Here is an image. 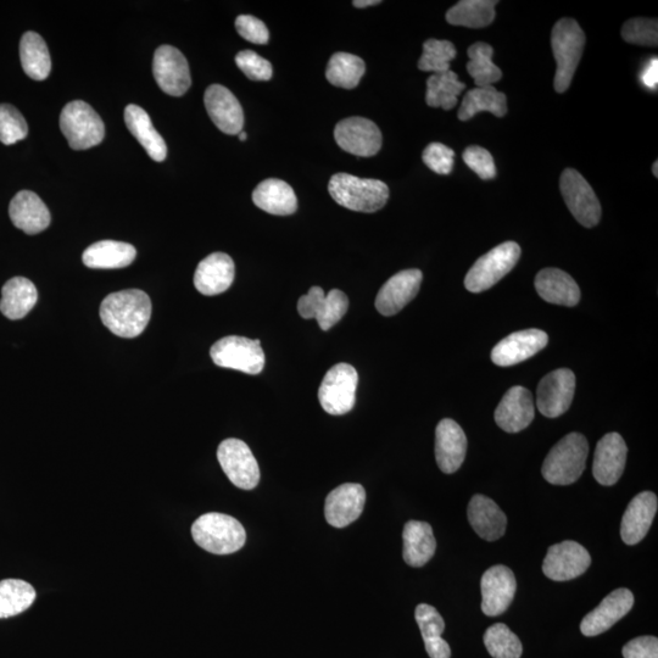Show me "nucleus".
<instances>
[{
  "mask_svg": "<svg viewBox=\"0 0 658 658\" xmlns=\"http://www.w3.org/2000/svg\"><path fill=\"white\" fill-rule=\"evenodd\" d=\"M152 317V300L139 289H127L108 295L100 305V319L115 336H141Z\"/></svg>",
  "mask_w": 658,
  "mask_h": 658,
  "instance_id": "f257e3e1",
  "label": "nucleus"
},
{
  "mask_svg": "<svg viewBox=\"0 0 658 658\" xmlns=\"http://www.w3.org/2000/svg\"><path fill=\"white\" fill-rule=\"evenodd\" d=\"M328 191L337 204L358 213H376L389 199L386 183L349 174L334 175L329 181Z\"/></svg>",
  "mask_w": 658,
  "mask_h": 658,
  "instance_id": "f03ea898",
  "label": "nucleus"
},
{
  "mask_svg": "<svg viewBox=\"0 0 658 658\" xmlns=\"http://www.w3.org/2000/svg\"><path fill=\"white\" fill-rule=\"evenodd\" d=\"M589 444L581 433H570L551 449L543 464L546 482L570 485L582 477L587 466Z\"/></svg>",
  "mask_w": 658,
  "mask_h": 658,
  "instance_id": "7ed1b4c3",
  "label": "nucleus"
},
{
  "mask_svg": "<svg viewBox=\"0 0 658 658\" xmlns=\"http://www.w3.org/2000/svg\"><path fill=\"white\" fill-rule=\"evenodd\" d=\"M192 535L200 548L215 555L241 550L247 540L242 523L223 513H205L193 523Z\"/></svg>",
  "mask_w": 658,
  "mask_h": 658,
  "instance_id": "20e7f679",
  "label": "nucleus"
},
{
  "mask_svg": "<svg viewBox=\"0 0 658 658\" xmlns=\"http://www.w3.org/2000/svg\"><path fill=\"white\" fill-rule=\"evenodd\" d=\"M551 47L557 64L555 91L565 93L571 86L585 47V33L578 22L573 19L557 22L552 30Z\"/></svg>",
  "mask_w": 658,
  "mask_h": 658,
  "instance_id": "39448f33",
  "label": "nucleus"
},
{
  "mask_svg": "<svg viewBox=\"0 0 658 658\" xmlns=\"http://www.w3.org/2000/svg\"><path fill=\"white\" fill-rule=\"evenodd\" d=\"M60 128L74 150L98 146L105 136L104 122L91 105L75 100L61 111Z\"/></svg>",
  "mask_w": 658,
  "mask_h": 658,
  "instance_id": "423d86ee",
  "label": "nucleus"
},
{
  "mask_svg": "<svg viewBox=\"0 0 658 658\" xmlns=\"http://www.w3.org/2000/svg\"><path fill=\"white\" fill-rule=\"evenodd\" d=\"M521 256V247L515 242H506L482 256L468 271L465 286L472 293H482L510 273Z\"/></svg>",
  "mask_w": 658,
  "mask_h": 658,
  "instance_id": "0eeeda50",
  "label": "nucleus"
},
{
  "mask_svg": "<svg viewBox=\"0 0 658 658\" xmlns=\"http://www.w3.org/2000/svg\"><path fill=\"white\" fill-rule=\"evenodd\" d=\"M210 355L215 365L247 375H259L265 366V354L259 339L225 337L211 347Z\"/></svg>",
  "mask_w": 658,
  "mask_h": 658,
  "instance_id": "6e6552de",
  "label": "nucleus"
},
{
  "mask_svg": "<svg viewBox=\"0 0 658 658\" xmlns=\"http://www.w3.org/2000/svg\"><path fill=\"white\" fill-rule=\"evenodd\" d=\"M359 375L349 364H338L326 373L319 389L322 409L329 415L342 416L354 409Z\"/></svg>",
  "mask_w": 658,
  "mask_h": 658,
  "instance_id": "1a4fd4ad",
  "label": "nucleus"
},
{
  "mask_svg": "<svg viewBox=\"0 0 658 658\" xmlns=\"http://www.w3.org/2000/svg\"><path fill=\"white\" fill-rule=\"evenodd\" d=\"M223 472L237 488L252 490L260 482V468L252 450L239 439H226L217 449Z\"/></svg>",
  "mask_w": 658,
  "mask_h": 658,
  "instance_id": "9d476101",
  "label": "nucleus"
},
{
  "mask_svg": "<svg viewBox=\"0 0 658 658\" xmlns=\"http://www.w3.org/2000/svg\"><path fill=\"white\" fill-rule=\"evenodd\" d=\"M563 199L574 219L582 226L591 228L601 220V205L588 181L578 171H563L560 181Z\"/></svg>",
  "mask_w": 658,
  "mask_h": 658,
  "instance_id": "9b49d317",
  "label": "nucleus"
},
{
  "mask_svg": "<svg viewBox=\"0 0 658 658\" xmlns=\"http://www.w3.org/2000/svg\"><path fill=\"white\" fill-rule=\"evenodd\" d=\"M153 74L161 91L172 97L183 96L192 85L188 61L175 47L161 46L156 50Z\"/></svg>",
  "mask_w": 658,
  "mask_h": 658,
  "instance_id": "f8f14e48",
  "label": "nucleus"
},
{
  "mask_svg": "<svg viewBox=\"0 0 658 658\" xmlns=\"http://www.w3.org/2000/svg\"><path fill=\"white\" fill-rule=\"evenodd\" d=\"M348 309L349 299L339 289H333L326 295L321 287H312L298 301L299 315L305 320L315 319L323 331L337 325Z\"/></svg>",
  "mask_w": 658,
  "mask_h": 658,
  "instance_id": "ddd939ff",
  "label": "nucleus"
},
{
  "mask_svg": "<svg viewBox=\"0 0 658 658\" xmlns=\"http://www.w3.org/2000/svg\"><path fill=\"white\" fill-rule=\"evenodd\" d=\"M591 557L581 544L566 540L550 546L543 562L546 577L555 582L572 581L588 571Z\"/></svg>",
  "mask_w": 658,
  "mask_h": 658,
  "instance_id": "4468645a",
  "label": "nucleus"
},
{
  "mask_svg": "<svg viewBox=\"0 0 658 658\" xmlns=\"http://www.w3.org/2000/svg\"><path fill=\"white\" fill-rule=\"evenodd\" d=\"M576 392V376L568 368L549 373L539 383L537 406L540 414L557 418L570 409Z\"/></svg>",
  "mask_w": 658,
  "mask_h": 658,
  "instance_id": "2eb2a0df",
  "label": "nucleus"
},
{
  "mask_svg": "<svg viewBox=\"0 0 658 658\" xmlns=\"http://www.w3.org/2000/svg\"><path fill=\"white\" fill-rule=\"evenodd\" d=\"M334 138L340 148L350 154L370 158L382 148V133L371 120L349 117L338 122Z\"/></svg>",
  "mask_w": 658,
  "mask_h": 658,
  "instance_id": "dca6fc26",
  "label": "nucleus"
},
{
  "mask_svg": "<svg viewBox=\"0 0 658 658\" xmlns=\"http://www.w3.org/2000/svg\"><path fill=\"white\" fill-rule=\"evenodd\" d=\"M482 611L485 616L503 615L515 599L517 582L509 567L496 565L483 574Z\"/></svg>",
  "mask_w": 658,
  "mask_h": 658,
  "instance_id": "f3484780",
  "label": "nucleus"
},
{
  "mask_svg": "<svg viewBox=\"0 0 658 658\" xmlns=\"http://www.w3.org/2000/svg\"><path fill=\"white\" fill-rule=\"evenodd\" d=\"M634 606V595L626 588L617 589L607 595L595 610L588 613L581 623V632L585 637H596L611 629Z\"/></svg>",
  "mask_w": 658,
  "mask_h": 658,
  "instance_id": "a211bd4d",
  "label": "nucleus"
},
{
  "mask_svg": "<svg viewBox=\"0 0 658 658\" xmlns=\"http://www.w3.org/2000/svg\"><path fill=\"white\" fill-rule=\"evenodd\" d=\"M549 343L548 334L540 329H527L510 334L492 351V360L500 367H510L531 359Z\"/></svg>",
  "mask_w": 658,
  "mask_h": 658,
  "instance_id": "6ab92c4d",
  "label": "nucleus"
},
{
  "mask_svg": "<svg viewBox=\"0 0 658 658\" xmlns=\"http://www.w3.org/2000/svg\"><path fill=\"white\" fill-rule=\"evenodd\" d=\"M422 272L412 269L397 273L384 283L376 298V309L383 316H394L420 292Z\"/></svg>",
  "mask_w": 658,
  "mask_h": 658,
  "instance_id": "aec40b11",
  "label": "nucleus"
},
{
  "mask_svg": "<svg viewBox=\"0 0 658 658\" xmlns=\"http://www.w3.org/2000/svg\"><path fill=\"white\" fill-rule=\"evenodd\" d=\"M628 448L618 433H609L596 445L593 475L599 484L611 487L620 481L626 468Z\"/></svg>",
  "mask_w": 658,
  "mask_h": 658,
  "instance_id": "412c9836",
  "label": "nucleus"
},
{
  "mask_svg": "<svg viewBox=\"0 0 658 658\" xmlns=\"http://www.w3.org/2000/svg\"><path fill=\"white\" fill-rule=\"evenodd\" d=\"M205 108L217 128L226 135H239L243 131L244 114L238 99L226 87L213 85L206 89Z\"/></svg>",
  "mask_w": 658,
  "mask_h": 658,
  "instance_id": "4be33fe9",
  "label": "nucleus"
},
{
  "mask_svg": "<svg viewBox=\"0 0 658 658\" xmlns=\"http://www.w3.org/2000/svg\"><path fill=\"white\" fill-rule=\"evenodd\" d=\"M366 492L360 484L339 485L328 494L325 505L326 520L332 527L344 528L358 520L364 511Z\"/></svg>",
  "mask_w": 658,
  "mask_h": 658,
  "instance_id": "5701e85b",
  "label": "nucleus"
},
{
  "mask_svg": "<svg viewBox=\"0 0 658 658\" xmlns=\"http://www.w3.org/2000/svg\"><path fill=\"white\" fill-rule=\"evenodd\" d=\"M533 395L521 386L512 387L495 410V422L507 433H518L534 420Z\"/></svg>",
  "mask_w": 658,
  "mask_h": 658,
  "instance_id": "b1692460",
  "label": "nucleus"
},
{
  "mask_svg": "<svg viewBox=\"0 0 658 658\" xmlns=\"http://www.w3.org/2000/svg\"><path fill=\"white\" fill-rule=\"evenodd\" d=\"M467 453V438L459 423L450 418L439 422L436 429L437 464L446 475L460 470Z\"/></svg>",
  "mask_w": 658,
  "mask_h": 658,
  "instance_id": "393cba45",
  "label": "nucleus"
},
{
  "mask_svg": "<svg viewBox=\"0 0 658 658\" xmlns=\"http://www.w3.org/2000/svg\"><path fill=\"white\" fill-rule=\"evenodd\" d=\"M658 507L657 496L643 492L630 501L621 524V538L627 545H637L649 533Z\"/></svg>",
  "mask_w": 658,
  "mask_h": 658,
  "instance_id": "a878e982",
  "label": "nucleus"
},
{
  "mask_svg": "<svg viewBox=\"0 0 658 658\" xmlns=\"http://www.w3.org/2000/svg\"><path fill=\"white\" fill-rule=\"evenodd\" d=\"M234 281V262L225 253H214L197 267L194 286L199 293L213 297L230 289Z\"/></svg>",
  "mask_w": 658,
  "mask_h": 658,
  "instance_id": "bb28decb",
  "label": "nucleus"
},
{
  "mask_svg": "<svg viewBox=\"0 0 658 658\" xmlns=\"http://www.w3.org/2000/svg\"><path fill=\"white\" fill-rule=\"evenodd\" d=\"M11 222L27 234H38L47 230L52 221L47 205L36 193L21 191L9 206Z\"/></svg>",
  "mask_w": 658,
  "mask_h": 658,
  "instance_id": "cd10ccee",
  "label": "nucleus"
},
{
  "mask_svg": "<svg viewBox=\"0 0 658 658\" xmlns=\"http://www.w3.org/2000/svg\"><path fill=\"white\" fill-rule=\"evenodd\" d=\"M468 521L475 532L488 542H495L506 532L507 517L494 500L488 496H473L467 509Z\"/></svg>",
  "mask_w": 658,
  "mask_h": 658,
  "instance_id": "c85d7f7f",
  "label": "nucleus"
},
{
  "mask_svg": "<svg viewBox=\"0 0 658 658\" xmlns=\"http://www.w3.org/2000/svg\"><path fill=\"white\" fill-rule=\"evenodd\" d=\"M535 289L546 303L573 308L581 300V289L573 278L559 269H544L535 277Z\"/></svg>",
  "mask_w": 658,
  "mask_h": 658,
  "instance_id": "c756f323",
  "label": "nucleus"
},
{
  "mask_svg": "<svg viewBox=\"0 0 658 658\" xmlns=\"http://www.w3.org/2000/svg\"><path fill=\"white\" fill-rule=\"evenodd\" d=\"M125 122L132 136L146 149V152L156 163H161L167 156L164 138L155 130L152 119L147 111L138 105H128L125 109Z\"/></svg>",
  "mask_w": 658,
  "mask_h": 658,
  "instance_id": "7c9ffc66",
  "label": "nucleus"
},
{
  "mask_svg": "<svg viewBox=\"0 0 658 658\" xmlns=\"http://www.w3.org/2000/svg\"><path fill=\"white\" fill-rule=\"evenodd\" d=\"M253 202L271 215L288 216L298 209V199L288 183L269 178L261 182L253 193Z\"/></svg>",
  "mask_w": 658,
  "mask_h": 658,
  "instance_id": "2f4dec72",
  "label": "nucleus"
},
{
  "mask_svg": "<svg viewBox=\"0 0 658 658\" xmlns=\"http://www.w3.org/2000/svg\"><path fill=\"white\" fill-rule=\"evenodd\" d=\"M404 560L411 567H423L432 559L437 550L431 524L410 521L405 524L403 532Z\"/></svg>",
  "mask_w": 658,
  "mask_h": 658,
  "instance_id": "473e14b6",
  "label": "nucleus"
},
{
  "mask_svg": "<svg viewBox=\"0 0 658 658\" xmlns=\"http://www.w3.org/2000/svg\"><path fill=\"white\" fill-rule=\"evenodd\" d=\"M137 250L124 242L102 241L91 245L82 255L83 264L89 269H124L135 261Z\"/></svg>",
  "mask_w": 658,
  "mask_h": 658,
  "instance_id": "72a5a7b5",
  "label": "nucleus"
},
{
  "mask_svg": "<svg viewBox=\"0 0 658 658\" xmlns=\"http://www.w3.org/2000/svg\"><path fill=\"white\" fill-rule=\"evenodd\" d=\"M37 300L35 284L25 277H14L2 289L0 311L9 320H21L35 308Z\"/></svg>",
  "mask_w": 658,
  "mask_h": 658,
  "instance_id": "f704fd0d",
  "label": "nucleus"
},
{
  "mask_svg": "<svg viewBox=\"0 0 658 658\" xmlns=\"http://www.w3.org/2000/svg\"><path fill=\"white\" fill-rule=\"evenodd\" d=\"M20 59L25 74L35 81H44L52 70V59L44 39L36 32H26L20 42Z\"/></svg>",
  "mask_w": 658,
  "mask_h": 658,
  "instance_id": "c9c22d12",
  "label": "nucleus"
},
{
  "mask_svg": "<svg viewBox=\"0 0 658 658\" xmlns=\"http://www.w3.org/2000/svg\"><path fill=\"white\" fill-rule=\"evenodd\" d=\"M482 111L493 114L496 117H504L507 114V99L503 92L493 86L477 87L471 89L462 100L461 108L457 117L461 121L471 120Z\"/></svg>",
  "mask_w": 658,
  "mask_h": 658,
  "instance_id": "e433bc0d",
  "label": "nucleus"
},
{
  "mask_svg": "<svg viewBox=\"0 0 658 658\" xmlns=\"http://www.w3.org/2000/svg\"><path fill=\"white\" fill-rule=\"evenodd\" d=\"M496 5L494 0H462L446 13V21L454 26L483 29L492 25Z\"/></svg>",
  "mask_w": 658,
  "mask_h": 658,
  "instance_id": "4c0bfd02",
  "label": "nucleus"
},
{
  "mask_svg": "<svg viewBox=\"0 0 658 658\" xmlns=\"http://www.w3.org/2000/svg\"><path fill=\"white\" fill-rule=\"evenodd\" d=\"M466 85L459 81L454 71L433 74L427 80L426 102L428 107L451 110L456 107L457 98Z\"/></svg>",
  "mask_w": 658,
  "mask_h": 658,
  "instance_id": "58836bf2",
  "label": "nucleus"
},
{
  "mask_svg": "<svg viewBox=\"0 0 658 658\" xmlns=\"http://www.w3.org/2000/svg\"><path fill=\"white\" fill-rule=\"evenodd\" d=\"M467 71L475 80L477 87L493 86L503 77V71L494 64V49L488 43L477 42L468 48Z\"/></svg>",
  "mask_w": 658,
  "mask_h": 658,
  "instance_id": "ea45409f",
  "label": "nucleus"
},
{
  "mask_svg": "<svg viewBox=\"0 0 658 658\" xmlns=\"http://www.w3.org/2000/svg\"><path fill=\"white\" fill-rule=\"evenodd\" d=\"M36 600V590L20 579H5L0 582V618L20 615L29 610Z\"/></svg>",
  "mask_w": 658,
  "mask_h": 658,
  "instance_id": "a19ab883",
  "label": "nucleus"
},
{
  "mask_svg": "<svg viewBox=\"0 0 658 658\" xmlns=\"http://www.w3.org/2000/svg\"><path fill=\"white\" fill-rule=\"evenodd\" d=\"M365 61L349 53H336L329 60L326 77L333 86L353 89L365 75Z\"/></svg>",
  "mask_w": 658,
  "mask_h": 658,
  "instance_id": "79ce46f5",
  "label": "nucleus"
},
{
  "mask_svg": "<svg viewBox=\"0 0 658 658\" xmlns=\"http://www.w3.org/2000/svg\"><path fill=\"white\" fill-rule=\"evenodd\" d=\"M484 645L494 658H521L523 654L521 640L504 623H496L487 629Z\"/></svg>",
  "mask_w": 658,
  "mask_h": 658,
  "instance_id": "37998d69",
  "label": "nucleus"
},
{
  "mask_svg": "<svg viewBox=\"0 0 658 658\" xmlns=\"http://www.w3.org/2000/svg\"><path fill=\"white\" fill-rule=\"evenodd\" d=\"M456 58V48L449 41L428 39L423 44V54L418 61V69L434 74H443L450 70V63Z\"/></svg>",
  "mask_w": 658,
  "mask_h": 658,
  "instance_id": "c03bdc74",
  "label": "nucleus"
},
{
  "mask_svg": "<svg viewBox=\"0 0 658 658\" xmlns=\"http://www.w3.org/2000/svg\"><path fill=\"white\" fill-rule=\"evenodd\" d=\"M29 135L25 117L9 104H0V142L5 146L18 143Z\"/></svg>",
  "mask_w": 658,
  "mask_h": 658,
  "instance_id": "a18cd8bd",
  "label": "nucleus"
},
{
  "mask_svg": "<svg viewBox=\"0 0 658 658\" xmlns=\"http://www.w3.org/2000/svg\"><path fill=\"white\" fill-rule=\"evenodd\" d=\"M624 41L638 46L656 47L658 43L657 19H632L622 27Z\"/></svg>",
  "mask_w": 658,
  "mask_h": 658,
  "instance_id": "49530a36",
  "label": "nucleus"
},
{
  "mask_svg": "<svg viewBox=\"0 0 658 658\" xmlns=\"http://www.w3.org/2000/svg\"><path fill=\"white\" fill-rule=\"evenodd\" d=\"M236 64L244 75L252 81H270L272 78V65L269 60L260 57L252 50H243L236 57Z\"/></svg>",
  "mask_w": 658,
  "mask_h": 658,
  "instance_id": "de8ad7c7",
  "label": "nucleus"
},
{
  "mask_svg": "<svg viewBox=\"0 0 658 658\" xmlns=\"http://www.w3.org/2000/svg\"><path fill=\"white\" fill-rule=\"evenodd\" d=\"M423 163L439 175H449L453 171L455 152L442 143H432L422 155Z\"/></svg>",
  "mask_w": 658,
  "mask_h": 658,
  "instance_id": "09e8293b",
  "label": "nucleus"
},
{
  "mask_svg": "<svg viewBox=\"0 0 658 658\" xmlns=\"http://www.w3.org/2000/svg\"><path fill=\"white\" fill-rule=\"evenodd\" d=\"M415 618L418 627H420L423 640L442 637L445 622L433 606L427 604L418 605Z\"/></svg>",
  "mask_w": 658,
  "mask_h": 658,
  "instance_id": "8fccbe9b",
  "label": "nucleus"
},
{
  "mask_svg": "<svg viewBox=\"0 0 658 658\" xmlns=\"http://www.w3.org/2000/svg\"><path fill=\"white\" fill-rule=\"evenodd\" d=\"M465 164L484 181L493 180L496 176V166L492 154L487 149L478 146L467 148L462 155Z\"/></svg>",
  "mask_w": 658,
  "mask_h": 658,
  "instance_id": "3c124183",
  "label": "nucleus"
},
{
  "mask_svg": "<svg viewBox=\"0 0 658 658\" xmlns=\"http://www.w3.org/2000/svg\"><path fill=\"white\" fill-rule=\"evenodd\" d=\"M236 29L244 39L254 44L269 42L270 33L266 25L252 15H241L236 20Z\"/></svg>",
  "mask_w": 658,
  "mask_h": 658,
  "instance_id": "603ef678",
  "label": "nucleus"
},
{
  "mask_svg": "<svg viewBox=\"0 0 658 658\" xmlns=\"http://www.w3.org/2000/svg\"><path fill=\"white\" fill-rule=\"evenodd\" d=\"M622 654L624 658H658V639L646 635L630 640Z\"/></svg>",
  "mask_w": 658,
  "mask_h": 658,
  "instance_id": "864d4df0",
  "label": "nucleus"
},
{
  "mask_svg": "<svg viewBox=\"0 0 658 658\" xmlns=\"http://www.w3.org/2000/svg\"><path fill=\"white\" fill-rule=\"evenodd\" d=\"M427 654L431 658H450L451 649L448 643L442 638L423 640Z\"/></svg>",
  "mask_w": 658,
  "mask_h": 658,
  "instance_id": "5fc2aeb1",
  "label": "nucleus"
},
{
  "mask_svg": "<svg viewBox=\"0 0 658 658\" xmlns=\"http://www.w3.org/2000/svg\"><path fill=\"white\" fill-rule=\"evenodd\" d=\"M641 82L645 87L651 91H657L658 86V60L657 58L651 59L648 64L644 66L641 72Z\"/></svg>",
  "mask_w": 658,
  "mask_h": 658,
  "instance_id": "6e6d98bb",
  "label": "nucleus"
},
{
  "mask_svg": "<svg viewBox=\"0 0 658 658\" xmlns=\"http://www.w3.org/2000/svg\"><path fill=\"white\" fill-rule=\"evenodd\" d=\"M353 4L356 8H367L372 7V5L381 4V2L379 0H356Z\"/></svg>",
  "mask_w": 658,
  "mask_h": 658,
  "instance_id": "4d7b16f0",
  "label": "nucleus"
},
{
  "mask_svg": "<svg viewBox=\"0 0 658 658\" xmlns=\"http://www.w3.org/2000/svg\"><path fill=\"white\" fill-rule=\"evenodd\" d=\"M238 137H239V139H241L242 142H244L245 139L248 138V135H247V133L242 131L241 133H239Z\"/></svg>",
  "mask_w": 658,
  "mask_h": 658,
  "instance_id": "13d9d810",
  "label": "nucleus"
},
{
  "mask_svg": "<svg viewBox=\"0 0 658 658\" xmlns=\"http://www.w3.org/2000/svg\"><path fill=\"white\" fill-rule=\"evenodd\" d=\"M657 166H658V163H657V161H655L654 166H652V172H654L655 177H658Z\"/></svg>",
  "mask_w": 658,
  "mask_h": 658,
  "instance_id": "bf43d9fd",
  "label": "nucleus"
}]
</instances>
